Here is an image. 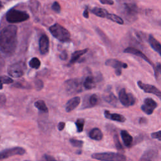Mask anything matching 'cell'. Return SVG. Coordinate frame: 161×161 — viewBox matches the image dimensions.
I'll return each instance as SVG.
<instances>
[{
	"label": "cell",
	"mask_w": 161,
	"mask_h": 161,
	"mask_svg": "<svg viewBox=\"0 0 161 161\" xmlns=\"http://www.w3.org/2000/svg\"><path fill=\"white\" fill-rule=\"evenodd\" d=\"M18 28L15 25L4 27L0 33V50L6 56H11L18 45Z\"/></svg>",
	"instance_id": "obj_1"
},
{
	"label": "cell",
	"mask_w": 161,
	"mask_h": 161,
	"mask_svg": "<svg viewBox=\"0 0 161 161\" xmlns=\"http://www.w3.org/2000/svg\"><path fill=\"white\" fill-rule=\"evenodd\" d=\"M120 13L128 21L132 22L136 19L138 14V7L132 0L119 1Z\"/></svg>",
	"instance_id": "obj_2"
},
{
	"label": "cell",
	"mask_w": 161,
	"mask_h": 161,
	"mask_svg": "<svg viewBox=\"0 0 161 161\" xmlns=\"http://www.w3.org/2000/svg\"><path fill=\"white\" fill-rule=\"evenodd\" d=\"M49 31L52 36L61 42H69L70 41L69 31L58 23H55L49 28Z\"/></svg>",
	"instance_id": "obj_3"
},
{
	"label": "cell",
	"mask_w": 161,
	"mask_h": 161,
	"mask_svg": "<svg viewBox=\"0 0 161 161\" xmlns=\"http://www.w3.org/2000/svg\"><path fill=\"white\" fill-rule=\"evenodd\" d=\"M29 18L30 16L26 12L14 8L9 9L6 14V21L10 23H16L25 21Z\"/></svg>",
	"instance_id": "obj_4"
},
{
	"label": "cell",
	"mask_w": 161,
	"mask_h": 161,
	"mask_svg": "<svg viewBox=\"0 0 161 161\" xmlns=\"http://www.w3.org/2000/svg\"><path fill=\"white\" fill-rule=\"evenodd\" d=\"M91 158L99 160H114L122 161L126 160V156L119 153L114 152H101L94 153L91 155Z\"/></svg>",
	"instance_id": "obj_5"
},
{
	"label": "cell",
	"mask_w": 161,
	"mask_h": 161,
	"mask_svg": "<svg viewBox=\"0 0 161 161\" xmlns=\"http://www.w3.org/2000/svg\"><path fill=\"white\" fill-rule=\"evenodd\" d=\"M26 69V66L23 61H18L8 66L7 72L9 75L19 78L23 76L25 74V70Z\"/></svg>",
	"instance_id": "obj_6"
},
{
	"label": "cell",
	"mask_w": 161,
	"mask_h": 161,
	"mask_svg": "<svg viewBox=\"0 0 161 161\" xmlns=\"http://www.w3.org/2000/svg\"><path fill=\"white\" fill-rule=\"evenodd\" d=\"M65 91L68 94H77L82 91L81 79H70L64 82Z\"/></svg>",
	"instance_id": "obj_7"
},
{
	"label": "cell",
	"mask_w": 161,
	"mask_h": 161,
	"mask_svg": "<svg viewBox=\"0 0 161 161\" xmlns=\"http://www.w3.org/2000/svg\"><path fill=\"white\" fill-rule=\"evenodd\" d=\"M119 100L121 103L126 107L135 104L136 99L131 93H127L125 88H122L118 93Z\"/></svg>",
	"instance_id": "obj_8"
},
{
	"label": "cell",
	"mask_w": 161,
	"mask_h": 161,
	"mask_svg": "<svg viewBox=\"0 0 161 161\" xmlns=\"http://www.w3.org/2000/svg\"><path fill=\"white\" fill-rule=\"evenodd\" d=\"M124 53H130V54H133V55H135L137 57H139L140 58H141L142 59H143V60H145V62H147L148 64H149L153 69V70H154V74H155V77H157V69H156V67L155 66V65L150 61V60L142 52H141L140 50L134 48V47H127L126 48L125 50H124Z\"/></svg>",
	"instance_id": "obj_9"
},
{
	"label": "cell",
	"mask_w": 161,
	"mask_h": 161,
	"mask_svg": "<svg viewBox=\"0 0 161 161\" xmlns=\"http://www.w3.org/2000/svg\"><path fill=\"white\" fill-rule=\"evenodd\" d=\"M26 150L20 147H16L3 150L0 153V159L3 160L14 155H22L25 154Z\"/></svg>",
	"instance_id": "obj_10"
},
{
	"label": "cell",
	"mask_w": 161,
	"mask_h": 161,
	"mask_svg": "<svg viewBox=\"0 0 161 161\" xmlns=\"http://www.w3.org/2000/svg\"><path fill=\"white\" fill-rule=\"evenodd\" d=\"M105 65L106 66H109L115 69V74L116 75L119 76L121 74V69H126L128 67V65L126 63H124L121 61H119L114 58L108 59L105 62Z\"/></svg>",
	"instance_id": "obj_11"
},
{
	"label": "cell",
	"mask_w": 161,
	"mask_h": 161,
	"mask_svg": "<svg viewBox=\"0 0 161 161\" xmlns=\"http://www.w3.org/2000/svg\"><path fill=\"white\" fill-rule=\"evenodd\" d=\"M137 85L145 92L155 94L161 100V91L158 89H157L155 86L151 84H145L142 82L141 80H138L137 82Z\"/></svg>",
	"instance_id": "obj_12"
},
{
	"label": "cell",
	"mask_w": 161,
	"mask_h": 161,
	"mask_svg": "<svg viewBox=\"0 0 161 161\" xmlns=\"http://www.w3.org/2000/svg\"><path fill=\"white\" fill-rule=\"evenodd\" d=\"M157 107V103L151 97H147L144 99V103L141 106V109L147 114H152L153 110Z\"/></svg>",
	"instance_id": "obj_13"
},
{
	"label": "cell",
	"mask_w": 161,
	"mask_h": 161,
	"mask_svg": "<svg viewBox=\"0 0 161 161\" xmlns=\"http://www.w3.org/2000/svg\"><path fill=\"white\" fill-rule=\"evenodd\" d=\"M39 51L41 55H47L49 52L50 42L49 38L47 35H42L39 38L38 41Z\"/></svg>",
	"instance_id": "obj_14"
},
{
	"label": "cell",
	"mask_w": 161,
	"mask_h": 161,
	"mask_svg": "<svg viewBox=\"0 0 161 161\" xmlns=\"http://www.w3.org/2000/svg\"><path fill=\"white\" fill-rule=\"evenodd\" d=\"M99 102V98L97 94H92L89 96H86L84 98L82 107L81 109H85L95 106Z\"/></svg>",
	"instance_id": "obj_15"
},
{
	"label": "cell",
	"mask_w": 161,
	"mask_h": 161,
	"mask_svg": "<svg viewBox=\"0 0 161 161\" xmlns=\"http://www.w3.org/2000/svg\"><path fill=\"white\" fill-rule=\"evenodd\" d=\"M80 103V98L79 96H75L70 99L65 104V111L67 113H69L73 111L75 108H77Z\"/></svg>",
	"instance_id": "obj_16"
},
{
	"label": "cell",
	"mask_w": 161,
	"mask_h": 161,
	"mask_svg": "<svg viewBox=\"0 0 161 161\" xmlns=\"http://www.w3.org/2000/svg\"><path fill=\"white\" fill-rule=\"evenodd\" d=\"M104 115L106 118L115 121L123 123L126 121V118L123 115L117 113H111L108 110H105L104 111Z\"/></svg>",
	"instance_id": "obj_17"
},
{
	"label": "cell",
	"mask_w": 161,
	"mask_h": 161,
	"mask_svg": "<svg viewBox=\"0 0 161 161\" xmlns=\"http://www.w3.org/2000/svg\"><path fill=\"white\" fill-rule=\"evenodd\" d=\"M148 42L152 48L161 56V43L152 35H149Z\"/></svg>",
	"instance_id": "obj_18"
},
{
	"label": "cell",
	"mask_w": 161,
	"mask_h": 161,
	"mask_svg": "<svg viewBox=\"0 0 161 161\" xmlns=\"http://www.w3.org/2000/svg\"><path fill=\"white\" fill-rule=\"evenodd\" d=\"M121 136L122 138V140L124 143V145L126 146V147L130 148L132 145L133 143V137L132 136L126 131V130H121L120 132Z\"/></svg>",
	"instance_id": "obj_19"
},
{
	"label": "cell",
	"mask_w": 161,
	"mask_h": 161,
	"mask_svg": "<svg viewBox=\"0 0 161 161\" xmlns=\"http://www.w3.org/2000/svg\"><path fill=\"white\" fill-rule=\"evenodd\" d=\"M158 155V152L155 149H149L144 152L140 160H152L155 159Z\"/></svg>",
	"instance_id": "obj_20"
},
{
	"label": "cell",
	"mask_w": 161,
	"mask_h": 161,
	"mask_svg": "<svg viewBox=\"0 0 161 161\" xmlns=\"http://www.w3.org/2000/svg\"><path fill=\"white\" fill-rule=\"evenodd\" d=\"M88 50H89L88 48H85V49H83V50H77V51H75L74 52H73L72 54V56H71L70 60L69 61V63L68 65H72V64H75L76 62L78 61L79 58L82 55H83L84 54H85L87 52Z\"/></svg>",
	"instance_id": "obj_21"
},
{
	"label": "cell",
	"mask_w": 161,
	"mask_h": 161,
	"mask_svg": "<svg viewBox=\"0 0 161 161\" xmlns=\"http://www.w3.org/2000/svg\"><path fill=\"white\" fill-rule=\"evenodd\" d=\"M96 78L92 75H87L83 82V86L86 89H92L96 87Z\"/></svg>",
	"instance_id": "obj_22"
},
{
	"label": "cell",
	"mask_w": 161,
	"mask_h": 161,
	"mask_svg": "<svg viewBox=\"0 0 161 161\" xmlns=\"http://www.w3.org/2000/svg\"><path fill=\"white\" fill-rule=\"evenodd\" d=\"M103 133L98 128H94L89 132V137L94 140L99 141L103 138Z\"/></svg>",
	"instance_id": "obj_23"
},
{
	"label": "cell",
	"mask_w": 161,
	"mask_h": 161,
	"mask_svg": "<svg viewBox=\"0 0 161 161\" xmlns=\"http://www.w3.org/2000/svg\"><path fill=\"white\" fill-rule=\"evenodd\" d=\"M103 97V99L109 104H111L113 106H116V104H117L118 99L116 97V96L111 92L104 94Z\"/></svg>",
	"instance_id": "obj_24"
},
{
	"label": "cell",
	"mask_w": 161,
	"mask_h": 161,
	"mask_svg": "<svg viewBox=\"0 0 161 161\" xmlns=\"http://www.w3.org/2000/svg\"><path fill=\"white\" fill-rule=\"evenodd\" d=\"M91 12L96 16L101 18H106L108 12L106 9L99 8H94L91 9Z\"/></svg>",
	"instance_id": "obj_25"
},
{
	"label": "cell",
	"mask_w": 161,
	"mask_h": 161,
	"mask_svg": "<svg viewBox=\"0 0 161 161\" xmlns=\"http://www.w3.org/2000/svg\"><path fill=\"white\" fill-rule=\"evenodd\" d=\"M34 106L35 108H36L38 110L44 112V113H48V109L47 106H46L45 103L43 100H38L34 103Z\"/></svg>",
	"instance_id": "obj_26"
},
{
	"label": "cell",
	"mask_w": 161,
	"mask_h": 161,
	"mask_svg": "<svg viewBox=\"0 0 161 161\" xmlns=\"http://www.w3.org/2000/svg\"><path fill=\"white\" fill-rule=\"evenodd\" d=\"M106 18L113 21V22H115L116 23H118L119 25H123L124 23V21H123V19L119 17V16L118 15H116L114 14H110V13H108Z\"/></svg>",
	"instance_id": "obj_27"
},
{
	"label": "cell",
	"mask_w": 161,
	"mask_h": 161,
	"mask_svg": "<svg viewBox=\"0 0 161 161\" xmlns=\"http://www.w3.org/2000/svg\"><path fill=\"white\" fill-rule=\"evenodd\" d=\"M28 64L31 68L35 69H38L40 67L41 62L37 57H33L29 61Z\"/></svg>",
	"instance_id": "obj_28"
},
{
	"label": "cell",
	"mask_w": 161,
	"mask_h": 161,
	"mask_svg": "<svg viewBox=\"0 0 161 161\" xmlns=\"http://www.w3.org/2000/svg\"><path fill=\"white\" fill-rule=\"evenodd\" d=\"M85 124V119L83 118H78L75 122L76 126L77 131L78 133H81L84 130V126Z\"/></svg>",
	"instance_id": "obj_29"
},
{
	"label": "cell",
	"mask_w": 161,
	"mask_h": 161,
	"mask_svg": "<svg viewBox=\"0 0 161 161\" xmlns=\"http://www.w3.org/2000/svg\"><path fill=\"white\" fill-rule=\"evenodd\" d=\"M1 89H3V84H9L11 83H13L14 80L10 77L7 75H1Z\"/></svg>",
	"instance_id": "obj_30"
},
{
	"label": "cell",
	"mask_w": 161,
	"mask_h": 161,
	"mask_svg": "<svg viewBox=\"0 0 161 161\" xmlns=\"http://www.w3.org/2000/svg\"><path fill=\"white\" fill-rule=\"evenodd\" d=\"M113 141H114V145H115L116 148H117V150H123V147L121 143H120L119 137H118V135L116 133L114 134V136H113Z\"/></svg>",
	"instance_id": "obj_31"
},
{
	"label": "cell",
	"mask_w": 161,
	"mask_h": 161,
	"mask_svg": "<svg viewBox=\"0 0 161 161\" xmlns=\"http://www.w3.org/2000/svg\"><path fill=\"white\" fill-rule=\"evenodd\" d=\"M12 86L16 87V88H19V89H30V88H31V87L27 82L23 83L22 82H16L14 84H13L12 85Z\"/></svg>",
	"instance_id": "obj_32"
},
{
	"label": "cell",
	"mask_w": 161,
	"mask_h": 161,
	"mask_svg": "<svg viewBox=\"0 0 161 161\" xmlns=\"http://www.w3.org/2000/svg\"><path fill=\"white\" fill-rule=\"evenodd\" d=\"M69 142L70 143V144L74 147H79L80 148L82 147L83 144H84V142L82 140H77V139H74V138H71L69 140Z\"/></svg>",
	"instance_id": "obj_33"
},
{
	"label": "cell",
	"mask_w": 161,
	"mask_h": 161,
	"mask_svg": "<svg viewBox=\"0 0 161 161\" xmlns=\"http://www.w3.org/2000/svg\"><path fill=\"white\" fill-rule=\"evenodd\" d=\"M34 84L35 86V89L36 91H41L43 87V82L40 79H36L34 81Z\"/></svg>",
	"instance_id": "obj_34"
},
{
	"label": "cell",
	"mask_w": 161,
	"mask_h": 161,
	"mask_svg": "<svg viewBox=\"0 0 161 161\" xmlns=\"http://www.w3.org/2000/svg\"><path fill=\"white\" fill-rule=\"evenodd\" d=\"M52 9L56 13H59L60 12V10H61V8H60V4H58V2L57 1H55L53 4L52 5Z\"/></svg>",
	"instance_id": "obj_35"
},
{
	"label": "cell",
	"mask_w": 161,
	"mask_h": 161,
	"mask_svg": "<svg viewBox=\"0 0 161 161\" xmlns=\"http://www.w3.org/2000/svg\"><path fill=\"white\" fill-rule=\"evenodd\" d=\"M151 136L152 138L157 139V140H158L159 141H161V130L152 133Z\"/></svg>",
	"instance_id": "obj_36"
},
{
	"label": "cell",
	"mask_w": 161,
	"mask_h": 161,
	"mask_svg": "<svg viewBox=\"0 0 161 161\" xmlns=\"http://www.w3.org/2000/svg\"><path fill=\"white\" fill-rule=\"evenodd\" d=\"M67 58H68L67 52L65 50H63L59 55V58L62 60H66L67 59Z\"/></svg>",
	"instance_id": "obj_37"
},
{
	"label": "cell",
	"mask_w": 161,
	"mask_h": 161,
	"mask_svg": "<svg viewBox=\"0 0 161 161\" xmlns=\"http://www.w3.org/2000/svg\"><path fill=\"white\" fill-rule=\"evenodd\" d=\"M43 158L45 160H47V161H52V160H55V158L54 157H53L51 155H47V154H44L43 155Z\"/></svg>",
	"instance_id": "obj_38"
},
{
	"label": "cell",
	"mask_w": 161,
	"mask_h": 161,
	"mask_svg": "<svg viewBox=\"0 0 161 161\" xmlns=\"http://www.w3.org/2000/svg\"><path fill=\"white\" fill-rule=\"evenodd\" d=\"M101 3L103 4H108V5H112L114 4V1L113 0H99Z\"/></svg>",
	"instance_id": "obj_39"
},
{
	"label": "cell",
	"mask_w": 161,
	"mask_h": 161,
	"mask_svg": "<svg viewBox=\"0 0 161 161\" xmlns=\"http://www.w3.org/2000/svg\"><path fill=\"white\" fill-rule=\"evenodd\" d=\"M6 96H4V94H1V96H0V102H1V107L6 103Z\"/></svg>",
	"instance_id": "obj_40"
},
{
	"label": "cell",
	"mask_w": 161,
	"mask_h": 161,
	"mask_svg": "<svg viewBox=\"0 0 161 161\" xmlns=\"http://www.w3.org/2000/svg\"><path fill=\"white\" fill-rule=\"evenodd\" d=\"M65 122H63V121H60L58 123V125H57V128H58V130L59 131H62L64 128H65Z\"/></svg>",
	"instance_id": "obj_41"
},
{
	"label": "cell",
	"mask_w": 161,
	"mask_h": 161,
	"mask_svg": "<svg viewBox=\"0 0 161 161\" xmlns=\"http://www.w3.org/2000/svg\"><path fill=\"white\" fill-rule=\"evenodd\" d=\"M147 123V119L145 117H141L140 119H139V123L140 125H144V124H146Z\"/></svg>",
	"instance_id": "obj_42"
},
{
	"label": "cell",
	"mask_w": 161,
	"mask_h": 161,
	"mask_svg": "<svg viewBox=\"0 0 161 161\" xmlns=\"http://www.w3.org/2000/svg\"><path fill=\"white\" fill-rule=\"evenodd\" d=\"M83 16L85 18H89V12H88L87 8L85 9V10L84 11V12H83Z\"/></svg>",
	"instance_id": "obj_43"
},
{
	"label": "cell",
	"mask_w": 161,
	"mask_h": 161,
	"mask_svg": "<svg viewBox=\"0 0 161 161\" xmlns=\"http://www.w3.org/2000/svg\"><path fill=\"white\" fill-rule=\"evenodd\" d=\"M157 68L158 69V71L161 74V63H157Z\"/></svg>",
	"instance_id": "obj_44"
},
{
	"label": "cell",
	"mask_w": 161,
	"mask_h": 161,
	"mask_svg": "<svg viewBox=\"0 0 161 161\" xmlns=\"http://www.w3.org/2000/svg\"><path fill=\"white\" fill-rule=\"evenodd\" d=\"M81 153H82V151L80 150H78V152H76V153H77V154H80Z\"/></svg>",
	"instance_id": "obj_45"
},
{
	"label": "cell",
	"mask_w": 161,
	"mask_h": 161,
	"mask_svg": "<svg viewBox=\"0 0 161 161\" xmlns=\"http://www.w3.org/2000/svg\"><path fill=\"white\" fill-rule=\"evenodd\" d=\"M158 24L159 25V26H161V20H160V21L158 22Z\"/></svg>",
	"instance_id": "obj_46"
}]
</instances>
